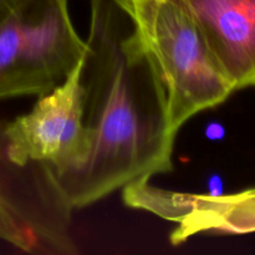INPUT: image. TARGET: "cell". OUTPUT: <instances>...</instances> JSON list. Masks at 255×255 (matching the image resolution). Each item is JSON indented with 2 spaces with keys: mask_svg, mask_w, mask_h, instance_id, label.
Returning <instances> with one entry per match:
<instances>
[{
  "mask_svg": "<svg viewBox=\"0 0 255 255\" xmlns=\"http://www.w3.org/2000/svg\"><path fill=\"white\" fill-rule=\"evenodd\" d=\"M139 204L141 208L181 222V229L173 234L176 243L202 232L229 234L255 232V188L212 197L174 193L149 184L142 192Z\"/></svg>",
  "mask_w": 255,
  "mask_h": 255,
  "instance_id": "7",
  "label": "cell"
},
{
  "mask_svg": "<svg viewBox=\"0 0 255 255\" xmlns=\"http://www.w3.org/2000/svg\"><path fill=\"white\" fill-rule=\"evenodd\" d=\"M86 45L82 104L94 144L79 171L56 179L72 209L172 172L177 137L163 81L120 0H90Z\"/></svg>",
  "mask_w": 255,
  "mask_h": 255,
  "instance_id": "1",
  "label": "cell"
},
{
  "mask_svg": "<svg viewBox=\"0 0 255 255\" xmlns=\"http://www.w3.org/2000/svg\"><path fill=\"white\" fill-rule=\"evenodd\" d=\"M82 60L60 86L40 96L31 111L5 122L7 153L12 161L47 164L56 179L86 163L94 136L84 122Z\"/></svg>",
  "mask_w": 255,
  "mask_h": 255,
  "instance_id": "5",
  "label": "cell"
},
{
  "mask_svg": "<svg viewBox=\"0 0 255 255\" xmlns=\"http://www.w3.org/2000/svg\"><path fill=\"white\" fill-rule=\"evenodd\" d=\"M120 1L166 87L172 131L178 133L192 117L218 106L236 91L181 0Z\"/></svg>",
  "mask_w": 255,
  "mask_h": 255,
  "instance_id": "2",
  "label": "cell"
},
{
  "mask_svg": "<svg viewBox=\"0 0 255 255\" xmlns=\"http://www.w3.org/2000/svg\"><path fill=\"white\" fill-rule=\"evenodd\" d=\"M234 90L255 86V0H181Z\"/></svg>",
  "mask_w": 255,
  "mask_h": 255,
  "instance_id": "6",
  "label": "cell"
},
{
  "mask_svg": "<svg viewBox=\"0 0 255 255\" xmlns=\"http://www.w3.org/2000/svg\"><path fill=\"white\" fill-rule=\"evenodd\" d=\"M71 211L50 166L10 158L0 121V241L30 254L77 253Z\"/></svg>",
  "mask_w": 255,
  "mask_h": 255,
  "instance_id": "4",
  "label": "cell"
},
{
  "mask_svg": "<svg viewBox=\"0 0 255 255\" xmlns=\"http://www.w3.org/2000/svg\"><path fill=\"white\" fill-rule=\"evenodd\" d=\"M35 0H0V24L5 19Z\"/></svg>",
  "mask_w": 255,
  "mask_h": 255,
  "instance_id": "8",
  "label": "cell"
},
{
  "mask_svg": "<svg viewBox=\"0 0 255 255\" xmlns=\"http://www.w3.org/2000/svg\"><path fill=\"white\" fill-rule=\"evenodd\" d=\"M69 0H35L0 24V100L44 96L86 54Z\"/></svg>",
  "mask_w": 255,
  "mask_h": 255,
  "instance_id": "3",
  "label": "cell"
}]
</instances>
